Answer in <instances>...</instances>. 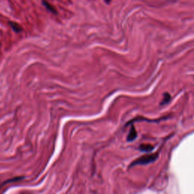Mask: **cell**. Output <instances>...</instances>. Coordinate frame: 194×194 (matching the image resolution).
<instances>
[{"instance_id": "obj_8", "label": "cell", "mask_w": 194, "mask_h": 194, "mask_svg": "<svg viewBox=\"0 0 194 194\" xmlns=\"http://www.w3.org/2000/svg\"><path fill=\"white\" fill-rule=\"evenodd\" d=\"M105 2H106V3H108V4L110 2H111V0H105Z\"/></svg>"}, {"instance_id": "obj_6", "label": "cell", "mask_w": 194, "mask_h": 194, "mask_svg": "<svg viewBox=\"0 0 194 194\" xmlns=\"http://www.w3.org/2000/svg\"><path fill=\"white\" fill-rule=\"evenodd\" d=\"M171 100V96L170 94H169L168 93H165V94H164V98L163 100H162V101L161 102V105H165V104H167V103L169 102V101Z\"/></svg>"}, {"instance_id": "obj_7", "label": "cell", "mask_w": 194, "mask_h": 194, "mask_svg": "<svg viewBox=\"0 0 194 194\" xmlns=\"http://www.w3.org/2000/svg\"><path fill=\"white\" fill-rule=\"evenodd\" d=\"M24 177H14V178L11 179V180H6L5 183H3L2 184V185H4V184H8V183H12V182H15V181H18V180H22V179H24Z\"/></svg>"}, {"instance_id": "obj_2", "label": "cell", "mask_w": 194, "mask_h": 194, "mask_svg": "<svg viewBox=\"0 0 194 194\" xmlns=\"http://www.w3.org/2000/svg\"><path fill=\"white\" fill-rule=\"evenodd\" d=\"M137 137V131H136V129L134 127V126H131V128L130 130V132H129L128 136H127V140L128 142H131V141L134 140L136 139V137Z\"/></svg>"}, {"instance_id": "obj_5", "label": "cell", "mask_w": 194, "mask_h": 194, "mask_svg": "<svg viewBox=\"0 0 194 194\" xmlns=\"http://www.w3.org/2000/svg\"><path fill=\"white\" fill-rule=\"evenodd\" d=\"M153 149L154 146L151 144H141L140 146V150L143 152H151Z\"/></svg>"}, {"instance_id": "obj_1", "label": "cell", "mask_w": 194, "mask_h": 194, "mask_svg": "<svg viewBox=\"0 0 194 194\" xmlns=\"http://www.w3.org/2000/svg\"><path fill=\"white\" fill-rule=\"evenodd\" d=\"M158 153H154V154H150V155H145L143 156L140 157L137 159H136L131 163V166H134V165H146V164L152 163L153 161L158 158Z\"/></svg>"}, {"instance_id": "obj_4", "label": "cell", "mask_w": 194, "mask_h": 194, "mask_svg": "<svg viewBox=\"0 0 194 194\" xmlns=\"http://www.w3.org/2000/svg\"><path fill=\"white\" fill-rule=\"evenodd\" d=\"M9 25L11 26V28H12V30L15 32V33H20L22 31V28L21 26L19 25L18 24L15 22H12V21H9Z\"/></svg>"}, {"instance_id": "obj_3", "label": "cell", "mask_w": 194, "mask_h": 194, "mask_svg": "<svg viewBox=\"0 0 194 194\" xmlns=\"http://www.w3.org/2000/svg\"><path fill=\"white\" fill-rule=\"evenodd\" d=\"M42 3H43V6H45L46 9H48V10L49 11V12H51L52 13H53V14H55V15L57 14V11L55 10V8H54L53 6L51 5V4L49 3L47 0H42Z\"/></svg>"}]
</instances>
